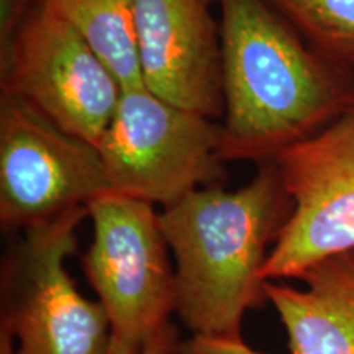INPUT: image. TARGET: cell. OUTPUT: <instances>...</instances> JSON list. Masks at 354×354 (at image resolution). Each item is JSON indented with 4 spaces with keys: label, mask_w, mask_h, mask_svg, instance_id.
Wrapping results in <instances>:
<instances>
[{
    "label": "cell",
    "mask_w": 354,
    "mask_h": 354,
    "mask_svg": "<svg viewBox=\"0 0 354 354\" xmlns=\"http://www.w3.org/2000/svg\"><path fill=\"white\" fill-rule=\"evenodd\" d=\"M227 161H272L354 110V73L312 48L264 0H218Z\"/></svg>",
    "instance_id": "cell-1"
},
{
    "label": "cell",
    "mask_w": 354,
    "mask_h": 354,
    "mask_svg": "<svg viewBox=\"0 0 354 354\" xmlns=\"http://www.w3.org/2000/svg\"><path fill=\"white\" fill-rule=\"evenodd\" d=\"M292 210L274 161L236 190L209 185L159 214L176 259V312L194 336L241 338L248 308L266 299V248Z\"/></svg>",
    "instance_id": "cell-2"
},
{
    "label": "cell",
    "mask_w": 354,
    "mask_h": 354,
    "mask_svg": "<svg viewBox=\"0 0 354 354\" xmlns=\"http://www.w3.org/2000/svg\"><path fill=\"white\" fill-rule=\"evenodd\" d=\"M97 149L113 192L165 209L225 177L221 123L145 86L122 92Z\"/></svg>",
    "instance_id": "cell-3"
},
{
    "label": "cell",
    "mask_w": 354,
    "mask_h": 354,
    "mask_svg": "<svg viewBox=\"0 0 354 354\" xmlns=\"http://www.w3.org/2000/svg\"><path fill=\"white\" fill-rule=\"evenodd\" d=\"M87 216L82 207L21 230L2 279V328L19 343L13 354L109 353L112 326L104 305L84 297L66 269Z\"/></svg>",
    "instance_id": "cell-4"
},
{
    "label": "cell",
    "mask_w": 354,
    "mask_h": 354,
    "mask_svg": "<svg viewBox=\"0 0 354 354\" xmlns=\"http://www.w3.org/2000/svg\"><path fill=\"white\" fill-rule=\"evenodd\" d=\"M87 209L94 240L82 256V269L107 312L112 335L148 339L171 328L174 272L153 203L110 190Z\"/></svg>",
    "instance_id": "cell-5"
},
{
    "label": "cell",
    "mask_w": 354,
    "mask_h": 354,
    "mask_svg": "<svg viewBox=\"0 0 354 354\" xmlns=\"http://www.w3.org/2000/svg\"><path fill=\"white\" fill-rule=\"evenodd\" d=\"M272 161L292 210L261 277L297 279L317 263L354 253V110Z\"/></svg>",
    "instance_id": "cell-6"
},
{
    "label": "cell",
    "mask_w": 354,
    "mask_h": 354,
    "mask_svg": "<svg viewBox=\"0 0 354 354\" xmlns=\"http://www.w3.org/2000/svg\"><path fill=\"white\" fill-rule=\"evenodd\" d=\"M95 145L0 92V221L25 230L110 192Z\"/></svg>",
    "instance_id": "cell-7"
},
{
    "label": "cell",
    "mask_w": 354,
    "mask_h": 354,
    "mask_svg": "<svg viewBox=\"0 0 354 354\" xmlns=\"http://www.w3.org/2000/svg\"><path fill=\"white\" fill-rule=\"evenodd\" d=\"M0 92L20 97L57 127L97 146L123 87L81 35L41 6L0 53Z\"/></svg>",
    "instance_id": "cell-8"
},
{
    "label": "cell",
    "mask_w": 354,
    "mask_h": 354,
    "mask_svg": "<svg viewBox=\"0 0 354 354\" xmlns=\"http://www.w3.org/2000/svg\"><path fill=\"white\" fill-rule=\"evenodd\" d=\"M218 0H135L145 87L203 117H223Z\"/></svg>",
    "instance_id": "cell-9"
},
{
    "label": "cell",
    "mask_w": 354,
    "mask_h": 354,
    "mask_svg": "<svg viewBox=\"0 0 354 354\" xmlns=\"http://www.w3.org/2000/svg\"><path fill=\"white\" fill-rule=\"evenodd\" d=\"M297 279L302 289L264 282L292 354H354V253L317 263Z\"/></svg>",
    "instance_id": "cell-10"
},
{
    "label": "cell",
    "mask_w": 354,
    "mask_h": 354,
    "mask_svg": "<svg viewBox=\"0 0 354 354\" xmlns=\"http://www.w3.org/2000/svg\"><path fill=\"white\" fill-rule=\"evenodd\" d=\"M81 35L125 88L145 86L135 0H43Z\"/></svg>",
    "instance_id": "cell-11"
},
{
    "label": "cell",
    "mask_w": 354,
    "mask_h": 354,
    "mask_svg": "<svg viewBox=\"0 0 354 354\" xmlns=\"http://www.w3.org/2000/svg\"><path fill=\"white\" fill-rule=\"evenodd\" d=\"M323 56L354 73V0H264Z\"/></svg>",
    "instance_id": "cell-12"
},
{
    "label": "cell",
    "mask_w": 354,
    "mask_h": 354,
    "mask_svg": "<svg viewBox=\"0 0 354 354\" xmlns=\"http://www.w3.org/2000/svg\"><path fill=\"white\" fill-rule=\"evenodd\" d=\"M179 343L174 326L148 339H128L112 335L107 354H172L177 353Z\"/></svg>",
    "instance_id": "cell-13"
},
{
    "label": "cell",
    "mask_w": 354,
    "mask_h": 354,
    "mask_svg": "<svg viewBox=\"0 0 354 354\" xmlns=\"http://www.w3.org/2000/svg\"><path fill=\"white\" fill-rule=\"evenodd\" d=\"M43 0H0V53L7 51L10 43Z\"/></svg>",
    "instance_id": "cell-14"
},
{
    "label": "cell",
    "mask_w": 354,
    "mask_h": 354,
    "mask_svg": "<svg viewBox=\"0 0 354 354\" xmlns=\"http://www.w3.org/2000/svg\"><path fill=\"white\" fill-rule=\"evenodd\" d=\"M176 354H263L254 351L243 343V339L232 338H205L192 336L185 343H180Z\"/></svg>",
    "instance_id": "cell-15"
},
{
    "label": "cell",
    "mask_w": 354,
    "mask_h": 354,
    "mask_svg": "<svg viewBox=\"0 0 354 354\" xmlns=\"http://www.w3.org/2000/svg\"><path fill=\"white\" fill-rule=\"evenodd\" d=\"M13 338L7 330H0V354H13Z\"/></svg>",
    "instance_id": "cell-16"
}]
</instances>
